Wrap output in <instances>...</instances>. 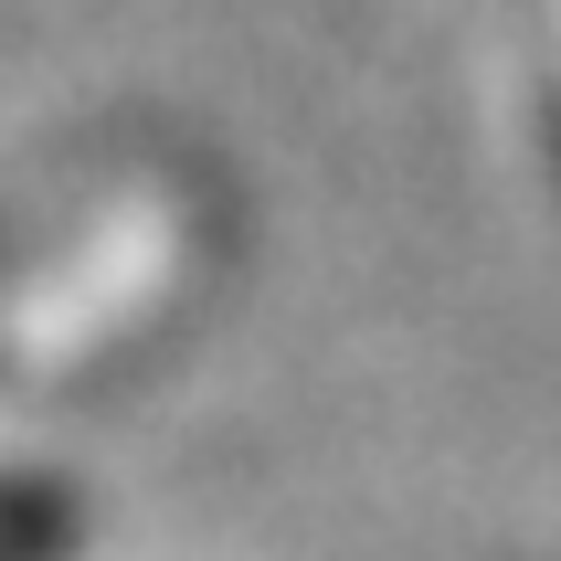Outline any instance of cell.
I'll list each match as a JSON object with an SVG mask.
<instances>
[{"mask_svg":"<svg viewBox=\"0 0 561 561\" xmlns=\"http://www.w3.org/2000/svg\"><path fill=\"white\" fill-rule=\"evenodd\" d=\"M85 499L54 467H0V561H75Z\"/></svg>","mask_w":561,"mask_h":561,"instance_id":"obj_1","label":"cell"}]
</instances>
